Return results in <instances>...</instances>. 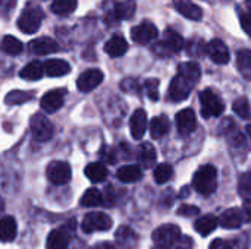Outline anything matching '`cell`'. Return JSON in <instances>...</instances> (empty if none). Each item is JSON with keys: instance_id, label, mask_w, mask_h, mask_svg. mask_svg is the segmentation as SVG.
<instances>
[{"instance_id": "obj_1", "label": "cell", "mask_w": 251, "mask_h": 249, "mask_svg": "<svg viewBox=\"0 0 251 249\" xmlns=\"http://www.w3.org/2000/svg\"><path fill=\"white\" fill-rule=\"evenodd\" d=\"M201 69L196 62H185L178 66V73L169 85V98L175 103L184 101L191 94L194 85L200 81Z\"/></svg>"}, {"instance_id": "obj_2", "label": "cell", "mask_w": 251, "mask_h": 249, "mask_svg": "<svg viewBox=\"0 0 251 249\" xmlns=\"http://www.w3.org/2000/svg\"><path fill=\"white\" fill-rule=\"evenodd\" d=\"M194 189L201 195H212L218 188V170L212 164L201 166L193 178Z\"/></svg>"}, {"instance_id": "obj_3", "label": "cell", "mask_w": 251, "mask_h": 249, "mask_svg": "<svg viewBox=\"0 0 251 249\" xmlns=\"http://www.w3.org/2000/svg\"><path fill=\"white\" fill-rule=\"evenodd\" d=\"M44 18L43 9L35 3H28L18 19V28L25 34H34L41 26Z\"/></svg>"}, {"instance_id": "obj_4", "label": "cell", "mask_w": 251, "mask_h": 249, "mask_svg": "<svg viewBox=\"0 0 251 249\" xmlns=\"http://www.w3.org/2000/svg\"><path fill=\"white\" fill-rule=\"evenodd\" d=\"M184 47V38L181 34H178L175 29L168 28L163 34V38L153 45V51L157 56L166 57V56H174L175 53L181 51Z\"/></svg>"}, {"instance_id": "obj_5", "label": "cell", "mask_w": 251, "mask_h": 249, "mask_svg": "<svg viewBox=\"0 0 251 249\" xmlns=\"http://www.w3.org/2000/svg\"><path fill=\"white\" fill-rule=\"evenodd\" d=\"M200 103H201V114L209 117H218L225 110V103L219 94H216L212 88H206L200 92Z\"/></svg>"}, {"instance_id": "obj_6", "label": "cell", "mask_w": 251, "mask_h": 249, "mask_svg": "<svg viewBox=\"0 0 251 249\" xmlns=\"http://www.w3.org/2000/svg\"><path fill=\"white\" fill-rule=\"evenodd\" d=\"M137 10V3L135 0H124V1H116L106 13V21L107 23H116L124 19H131L135 15Z\"/></svg>"}, {"instance_id": "obj_7", "label": "cell", "mask_w": 251, "mask_h": 249, "mask_svg": "<svg viewBox=\"0 0 251 249\" xmlns=\"http://www.w3.org/2000/svg\"><path fill=\"white\" fill-rule=\"evenodd\" d=\"M113 222L112 219L104 214V213H100V211H96V213H88L84 220H82V230L85 233H93V232H104V230H109L112 227Z\"/></svg>"}, {"instance_id": "obj_8", "label": "cell", "mask_w": 251, "mask_h": 249, "mask_svg": "<svg viewBox=\"0 0 251 249\" xmlns=\"http://www.w3.org/2000/svg\"><path fill=\"white\" fill-rule=\"evenodd\" d=\"M29 128H31V132L34 135V138L40 142H44V141H49L51 136H53V132H54V128H53V123L44 116V114H34L29 120Z\"/></svg>"}, {"instance_id": "obj_9", "label": "cell", "mask_w": 251, "mask_h": 249, "mask_svg": "<svg viewBox=\"0 0 251 249\" xmlns=\"http://www.w3.org/2000/svg\"><path fill=\"white\" fill-rule=\"evenodd\" d=\"M46 176L53 185L60 186V185H66L71 181L72 170H71V166L66 161H51L47 166Z\"/></svg>"}, {"instance_id": "obj_10", "label": "cell", "mask_w": 251, "mask_h": 249, "mask_svg": "<svg viewBox=\"0 0 251 249\" xmlns=\"http://www.w3.org/2000/svg\"><path fill=\"white\" fill-rule=\"evenodd\" d=\"M179 238H181V230L176 225H163L153 232L154 244L163 248H169L171 245H175Z\"/></svg>"}, {"instance_id": "obj_11", "label": "cell", "mask_w": 251, "mask_h": 249, "mask_svg": "<svg viewBox=\"0 0 251 249\" xmlns=\"http://www.w3.org/2000/svg\"><path fill=\"white\" fill-rule=\"evenodd\" d=\"M157 35H159L157 26L150 21H144V22L135 25L131 29V38L137 44H141V45H146V44L151 43L153 40L157 38Z\"/></svg>"}, {"instance_id": "obj_12", "label": "cell", "mask_w": 251, "mask_h": 249, "mask_svg": "<svg viewBox=\"0 0 251 249\" xmlns=\"http://www.w3.org/2000/svg\"><path fill=\"white\" fill-rule=\"evenodd\" d=\"M103 72L100 69H88L82 72L76 79V87L81 92H91L103 82Z\"/></svg>"}, {"instance_id": "obj_13", "label": "cell", "mask_w": 251, "mask_h": 249, "mask_svg": "<svg viewBox=\"0 0 251 249\" xmlns=\"http://www.w3.org/2000/svg\"><path fill=\"white\" fill-rule=\"evenodd\" d=\"M175 122H176L178 132L182 136H187V135L193 134L194 129L197 128V117H196V113H194L193 109H184V110H181L176 114Z\"/></svg>"}, {"instance_id": "obj_14", "label": "cell", "mask_w": 251, "mask_h": 249, "mask_svg": "<svg viewBox=\"0 0 251 249\" xmlns=\"http://www.w3.org/2000/svg\"><path fill=\"white\" fill-rule=\"evenodd\" d=\"M207 56L218 65H226L231 59L229 48L219 38H215L210 43H207Z\"/></svg>"}, {"instance_id": "obj_15", "label": "cell", "mask_w": 251, "mask_h": 249, "mask_svg": "<svg viewBox=\"0 0 251 249\" xmlns=\"http://www.w3.org/2000/svg\"><path fill=\"white\" fill-rule=\"evenodd\" d=\"M65 95H66V90H51L49 92H46L40 101V106L44 112L47 113H54L57 112L63 103H65Z\"/></svg>"}, {"instance_id": "obj_16", "label": "cell", "mask_w": 251, "mask_h": 249, "mask_svg": "<svg viewBox=\"0 0 251 249\" xmlns=\"http://www.w3.org/2000/svg\"><path fill=\"white\" fill-rule=\"evenodd\" d=\"M116 245L121 249H135L138 247V235L128 226H121L115 233Z\"/></svg>"}, {"instance_id": "obj_17", "label": "cell", "mask_w": 251, "mask_h": 249, "mask_svg": "<svg viewBox=\"0 0 251 249\" xmlns=\"http://www.w3.org/2000/svg\"><path fill=\"white\" fill-rule=\"evenodd\" d=\"M29 51L32 54H38V56H44V54H50V53H56L60 50L59 44L49 37H40L35 38L29 43Z\"/></svg>"}, {"instance_id": "obj_18", "label": "cell", "mask_w": 251, "mask_h": 249, "mask_svg": "<svg viewBox=\"0 0 251 249\" xmlns=\"http://www.w3.org/2000/svg\"><path fill=\"white\" fill-rule=\"evenodd\" d=\"M174 6L181 13L190 21H200L203 18V10L199 4H196L193 0H174Z\"/></svg>"}, {"instance_id": "obj_19", "label": "cell", "mask_w": 251, "mask_h": 249, "mask_svg": "<svg viewBox=\"0 0 251 249\" xmlns=\"http://www.w3.org/2000/svg\"><path fill=\"white\" fill-rule=\"evenodd\" d=\"M129 128L134 139H141L147 129V113L143 109H138L132 113L129 120Z\"/></svg>"}, {"instance_id": "obj_20", "label": "cell", "mask_w": 251, "mask_h": 249, "mask_svg": "<svg viewBox=\"0 0 251 249\" xmlns=\"http://www.w3.org/2000/svg\"><path fill=\"white\" fill-rule=\"evenodd\" d=\"M244 223V216L241 208H229L226 211H224V214L219 219V225L224 229H238L241 227Z\"/></svg>"}, {"instance_id": "obj_21", "label": "cell", "mask_w": 251, "mask_h": 249, "mask_svg": "<svg viewBox=\"0 0 251 249\" xmlns=\"http://www.w3.org/2000/svg\"><path fill=\"white\" fill-rule=\"evenodd\" d=\"M104 51L110 56V57H121L124 56L126 51H128V43L126 40L119 35V34H115L112 35L106 44H104Z\"/></svg>"}, {"instance_id": "obj_22", "label": "cell", "mask_w": 251, "mask_h": 249, "mask_svg": "<svg viewBox=\"0 0 251 249\" xmlns=\"http://www.w3.org/2000/svg\"><path fill=\"white\" fill-rule=\"evenodd\" d=\"M43 68H44V73L50 78L65 76L71 72V65L62 59H50L43 65Z\"/></svg>"}, {"instance_id": "obj_23", "label": "cell", "mask_w": 251, "mask_h": 249, "mask_svg": "<svg viewBox=\"0 0 251 249\" xmlns=\"http://www.w3.org/2000/svg\"><path fill=\"white\" fill-rule=\"evenodd\" d=\"M69 247V232L65 229L51 230L46 241V249H68Z\"/></svg>"}, {"instance_id": "obj_24", "label": "cell", "mask_w": 251, "mask_h": 249, "mask_svg": "<svg viewBox=\"0 0 251 249\" xmlns=\"http://www.w3.org/2000/svg\"><path fill=\"white\" fill-rule=\"evenodd\" d=\"M18 226L16 220L10 216L0 219V241L1 242H12L16 236Z\"/></svg>"}, {"instance_id": "obj_25", "label": "cell", "mask_w": 251, "mask_h": 249, "mask_svg": "<svg viewBox=\"0 0 251 249\" xmlns=\"http://www.w3.org/2000/svg\"><path fill=\"white\" fill-rule=\"evenodd\" d=\"M138 161L143 167L150 169L156 164V150L150 142H143L138 148Z\"/></svg>"}, {"instance_id": "obj_26", "label": "cell", "mask_w": 251, "mask_h": 249, "mask_svg": "<svg viewBox=\"0 0 251 249\" xmlns=\"http://www.w3.org/2000/svg\"><path fill=\"white\" fill-rule=\"evenodd\" d=\"M118 179L124 183H134V182H138L141 178H143V170L141 167L138 166H134V164H129V166H124L118 170L116 173Z\"/></svg>"}, {"instance_id": "obj_27", "label": "cell", "mask_w": 251, "mask_h": 249, "mask_svg": "<svg viewBox=\"0 0 251 249\" xmlns=\"http://www.w3.org/2000/svg\"><path fill=\"white\" fill-rule=\"evenodd\" d=\"M43 75H44V68H43V63H40L38 60L29 62L19 72V76L26 81H38L43 78Z\"/></svg>"}, {"instance_id": "obj_28", "label": "cell", "mask_w": 251, "mask_h": 249, "mask_svg": "<svg viewBox=\"0 0 251 249\" xmlns=\"http://www.w3.org/2000/svg\"><path fill=\"white\" fill-rule=\"evenodd\" d=\"M171 123L168 120L166 116H156L151 122H150V135L154 139H160L163 138L168 132H169Z\"/></svg>"}, {"instance_id": "obj_29", "label": "cell", "mask_w": 251, "mask_h": 249, "mask_svg": "<svg viewBox=\"0 0 251 249\" xmlns=\"http://www.w3.org/2000/svg\"><path fill=\"white\" fill-rule=\"evenodd\" d=\"M218 225H219V220L215 216H203V217H200L194 223V229L201 236H207L212 232H215V229L218 227Z\"/></svg>"}, {"instance_id": "obj_30", "label": "cell", "mask_w": 251, "mask_h": 249, "mask_svg": "<svg viewBox=\"0 0 251 249\" xmlns=\"http://www.w3.org/2000/svg\"><path fill=\"white\" fill-rule=\"evenodd\" d=\"M85 176L93 183H100L107 178V169L101 163H90L85 167Z\"/></svg>"}, {"instance_id": "obj_31", "label": "cell", "mask_w": 251, "mask_h": 249, "mask_svg": "<svg viewBox=\"0 0 251 249\" xmlns=\"http://www.w3.org/2000/svg\"><path fill=\"white\" fill-rule=\"evenodd\" d=\"M76 6H78V0H53L50 9L54 15L65 16L72 13L76 9Z\"/></svg>"}, {"instance_id": "obj_32", "label": "cell", "mask_w": 251, "mask_h": 249, "mask_svg": "<svg viewBox=\"0 0 251 249\" xmlns=\"http://www.w3.org/2000/svg\"><path fill=\"white\" fill-rule=\"evenodd\" d=\"M34 97L32 91H21V90H15L10 91L6 97H4V103L7 106H18V104H24L26 101H29Z\"/></svg>"}, {"instance_id": "obj_33", "label": "cell", "mask_w": 251, "mask_h": 249, "mask_svg": "<svg viewBox=\"0 0 251 249\" xmlns=\"http://www.w3.org/2000/svg\"><path fill=\"white\" fill-rule=\"evenodd\" d=\"M0 48H1L6 54L15 56V54H19V53L24 50V44H22L18 38H15V37H12V35H6V37H3V40H1Z\"/></svg>"}, {"instance_id": "obj_34", "label": "cell", "mask_w": 251, "mask_h": 249, "mask_svg": "<svg viewBox=\"0 0 251 249\" xmlns=\"http://www.w3.org/2000/svg\"><path fill=\"white\" fill-rule=\"evenodd\" d=\"M237 65L244 78L251 79V50H241L237 54Z\"/></svg>"}, {"instance_id": "obj_35", "label": "cell", "mask_w": 251, "mask_h": 249, "mask_svg": "<svg viewBox=\"0 0 251 249\" xmlns=\"http://www.w3.org/2000/svg\"><path fill=\"white\" fill-rule=\"evenodd\" d=\"M103 203V195L99 189L90 188L85 191V194L81 198V205L84 207H97Z\"/></svg>"}, {"instance_id": "obj_36", "label": "cell", "mask_w": 251, "mask_h": 249, "mask_svg": "<svg viewBox=\"0 0 251 249\" xmlns=\"http://www.w3.org/2000/svg\"><path fill=\"white\" fill-rule=\"evenodd\" d=\"M172 176H174L172 166H169L166 163H162V164L156 166V169H154V181L157 183H160V185L166 183V182H169L172 179Z\"/></svg>"}, {"instance_id": "obj_37", "label": "cell", "mask_w": 251, "mask_h": 249, "mask_svg": "<svg viewBox=\"0 0 251 249\" xmlns=\"http://www.w3.org/2000/svg\"><path fill=\"white\" fill-rule=\"evenodd\" d=\"M232 109L241 119H251V106L246 97L235 100L232 104Z\"/></svg>"}, {"instance_id": "obj_38", "label": "cell", "mask_w": 251, "mask_h": 249, "mask_svg": "<svg viewBox=\"0 0 251 249\" xmlns=\"http://www.w3.org/2000/svg\"><path fill=\"white\" fill-rule=\"evenodd\" d=\"M238 192L244 200H251V172L244 173L238 182Z\"/></svg>"}, {"instance_id": "obj_39", "label": "cell", "mask_w": 251, "mask_h": 249, "mask_svg": "<svg viewBox=\"0 0 251 249\" xmlns=\"http://www.w3.org/2000/svg\"><path fill=\"white\" fill-rule=\"evenodd\" d=\"M190 56H203L207 53V44L203 40H191L187 45Z\"/></svg>"}, {"instance_id": "obj_40", "label": "cell", "mask_w": 251, "mask_h": 249, "mask_svg": "<svg viewBox=\"0 0 251 249\" xmlns=\"http://www.w3.org/2000/svg\"><path fill=\"white\" fill-rule=\"evenodd\" d=\"M159 79L156 78H150L144 82V88H146V92L149 95L150 100L153 101H157L159 100Z\"/></svg>"}, {"instance_id": "obj_41", "label": "cell", "mask_w": 251, "mask_h": 249, "mask_svg": "<svg viewBox=\"0 0 251 249\" xmlns=\"http://www.w3.org/2000/svg\"><path fill=\"white\" fill-rule=\"evenodd\" d=\"M121 88H122L124 91H126V92H135V91L140 88V85H138V82H137L135 79L126 78V79H124V81L121 82Z\"/></svg>"}, {"instance_id": "obj_42", "label": "cell", "mask_w": 251, "mask_h": 249, "mask_svg": "<svg viewBox=\"0 0 251 249\" xmlns=\"http://www.w3.org/2000/svg\"><path fill=\"white\" fill-rule=\"evenodd\" d=\"M199 213H200V208L199 207H194V205H182L178 210V214L182 216V217H194Z\"/></svg>"}, {"instance_id": "obj_43", "label": "cell", "mask_w": 251, "mask_h": 249, "mask_svg": "<svg viewBox=\"0 0 251 249\" xmlns=\"http://www.w3.org/2000/svg\"><path fill=\"white\" fill-rule=\"evenodd\" d=\"M240 22H241V26L246 31V34L251 37V15L246 13V12H241L240 13Z\"/></svg>"}, {"instance_id": "obj_44", "label": "cell", "mask_w": 251, "mask_h": 249, "mask_svg": "<svg viewBox=\"0 0 251 249\" xmlns=\"http://www.w3.org/2000/svg\"><path fill=\"white\" fill-rule=\"evenodd\" d=\"M175 247H176V249H191V247H193V241H191L188 236H181V238L176 241Z\"/></svg>"}, {"instance_id": "obj_45", "label": "cell", "mask_w": 251, "mask_h": 249, "mask_svg": "<svg viewBox=\"0 0 251 249\" xmlns=\"http://www.w3.org/2000/svg\"><path fill=\"white\" fill-rule=\"evenodd\" d=\"M243 216H244V223H250L251 222V200H246L244 205L241 208Z\"/></svg>"}, {"instance_id": "obj_46", "label": "cell", "mask_w": 251, "mask_h": 249, "mask_svg": "<svg viewBox=\"0 0 251 249\" xmlns=\"http://www.w3.org/2000/svg\"><path fill=\"white\" fill-rule=\"evenodd\" d=\"M209 249H232V247L229 244H226L225 241H222V239H215L210 244Z\"/></svg>"}, {"instance_id": "obj_47", "label": "cell", "mask_w": 251, "mask_h": 249, "mask_svg": "<svg viewBox=\"0 0 251 249\" xmlns=\"http://www.w3.org/2000/svg\"><path fill=\"white\" fill-rule=\"evenodd\" d=\"M16 0H0V9H4L6 12H9L10 9H13Z\"/></svg>"}, {"instance_id": "obj_48", "label": "cell", "mask_w": 251, "mask_h": 249, "mask_svg": "<svg viewBox=\"0 0 251 249\" xmlns=\"http://www.w3.org/2000/svg\"><path fill=\"white\" fill-rule=\"evenodd\" d=\"M90 249H116V248H115V245H112L110 242H100V244H97V245L91 247Z\"/></svg>"}, {"instance_id": "obj_49", "label": "cell", "mask_w": 251, "mask_h": 249, "mask_svg": "<svg viewBox=\"0 0 251 249\" xmlns=\"http://www.w3.org/2000/svg\"><path fill=\"white\" fill-rule=\"evenodd\" d=\"M243 7H244V10H243V12H246V13L251 15V0H246V1H244V4H243Z\"/></svg>"}, {"instance_id": "obj_50", "label": "cell", "mask_w": 251, "mask_h": 249, "mask_svg": "<svg viewBox=\"0 0 251 249\" xmlns=\"http://www.w3.org/2000/svg\"><path fill=\"white\" fill-rule=\"evenodd\" d=\"M246 131H247V134H249V136H250L251 139V125H249V126L246 128Z\"/></svg>"}, {"instance_id": "obj_51", "label": "cell", "mask_w": 251, "mask_h": 249, "mask_svg": "<svg viewBox=\"0 0 251 249\" xmlns=\"http://www.w3.org/2000/svg\"><path fill=\"white\" fill-rule=\"evenodd\" d=\"M3 207H4V205H3V200L0 198V213L3 211Z\"/></svg>"}, {"instance_id": "obj_52", "label": "cell", "mask_w": 251, "mask_h": 249, "mask_svg": "<svg viewBox=\"0 0 251 249\" xmlns=\"http://www.w3.org/2000/svg\"><path fill=\"white\" fill-rule=\"evenodd\" d=\"M153 249H169V248H163V247H156V248Z\"/></svg>"}, {"instance_id": "obj_53", "label": "cell", "mask_w": 251, "mask_h": 249, "mask_svg": "<svg viewBox=\"0 0 251 249\" xmlns=\"http://www.w3.org/2000/svg\"><path fill=\"white\" fill-rule=\"evenodd\" d=\"M224 1H229V0H224Z\"/></svg>"}]
</instances>
